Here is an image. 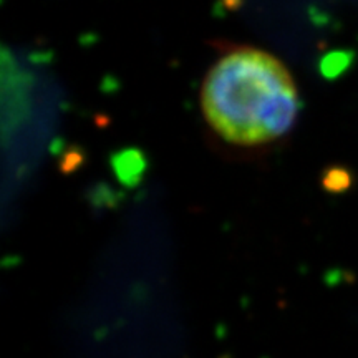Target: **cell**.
I'll return each instance as SVG.
<instances>
[{
    "instance_id": "obj_1",
    "label": "cell",
    "mask_w": 358,
    "mask_h": 358,
    "mask_svg": "<svg viewBox=\"0 0 358 358\" xmlns=\"http://www.w3.org/2000/svg\"><path fill=\"white\" fill-rule=\"evenodd\" d=\"M203 113L222 140L257 146L279 140L292 128L299 95L279 58L239 47L219 58L201 90Z\"/></svg>"
}]
</instances>
